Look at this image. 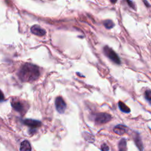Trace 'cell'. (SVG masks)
I'll return each mask as SVG.
<instances>
[{"label":"cell","instance_id":"cell-1","mask_svg":"<svg viewBox=\"0 0 151 151\" xmlns=\"http://www.w3.org/2000/svg\"><path fill=\"white\" fill-rule=\"evenodd\" d=\"M18 75L22 81L32 82L38 78L40 76V71L38 66L27 63L21 67Z\"/></svg>","mask_w":151,"mask_h":151},{"label":"cell","instance_id":"cell-2","mask_svg":"<svg viewBox=\"0 0 151 151\" xmlns=\"http://www.w3.org/2000/svg\"><path fill=\"white\" fill-rule=\"evenodd\" d=\"M103 52L104 54L113 62L117 64H120L121 61L119 57V55L114 52V50H113L111 48H110L108 46H105L103 47Z\"/></svg>","mask_w":151,"mask_h":151},{"label":"cell","instance_id":"cell-3","mask_svg":"<svg viewBox=\"0 0 151 151\" xmlns=\"http://www.w3.org/2000/svg\"><path fill=\"white\" fill-rule=\"evenodd\" d=\"M111 116L106 113H99L95 114L94 121L97 124H104L111 120Z\"/></svg>","mask_w":151,"mask_h":151},{"label":"cell","instance_id":"cell-4","mask_svg":"<svg viewBox=\"0 0 151 151\" xmlns=\"http://www.w3.org/2000/svg\"><path fill=\"white\" fill-rule=\"evenodd\" d=\"M11 106L14 110L21 113H24L27 109L26 104L18 99H12L11 100Z\"/></svg>","mask_w":151,"mask_h":151},{"label":"cell","instance_id":"cell-5","mask_svg":"<svg viewBox=\"0 0 151 151\" xmlns=\"http://www.w3.org/2000/svg\"><path fill=\"white\" fill-rule=\"evenodd\" d=\"M55 106L57 111L61 114L64 113L67 108V104L65 102L60 96L56 97L55 100Z\"/></svg>","mask_w":151,"mask_h":151},{"label":"cell","instance_id":"cell-6","mask_svg":"<svg viewBox=\"0 0 151 151\" xmlns=\"http://www.w3.org/2000/svg\"><path fill=\"white\" fill-rule=\"evenodd\" d=\"M31 32L38 37H42L46 34V31L38 25H34L31 27Z\"/></svg>","mask_w":151,"mask_h":151},{"label":"cell","instance_id":"cell-7","mask_svg":"<svg viewBox=\"0 0 151 151\" xmlns=\"http://www.w3.org/2000/svg\"><path fill=\"white\" fill-rule=\"evenodd\" d=\"M24 123L32 129H35L41 126V122L40 121L34 120V119H29L24 120Z\"/></svg>","mask_w":151,"mask_h":151},{"label":"cell","instance_id":"cell-8","mask_svg":"<svg viewBox=\"0 0 151 151\" xmlns=\"http://www.w3.org/2000/svg\"><path fill=\"white\" fill-rule=\"evenodd\" d=\"M127 126L123 124H118L114 127L113 132L119 135H123L127 132Z\"/></svg>","mask_w":151,"mask_h":151},{"label":"cell","instance_id":"cell-9","mask_svg":"<svg viewBox=\"0 0 151 151\" xmlns=\"http://www.w3.org/2000/svg\"><path fill=\"white\" fill-rule=\"evenodd\" d=\"M19 151H31V146L28 140H24L21 142Z\"/></svg>","mask_w":151,"mask_h":151},{"label":"cell","instance_id":"cell-10","mask_svg":"<svg viewBox=\"0 0 151 151\" xmlns=\"http://www.w3.org/2000/svg\"><path fill=\"white\" fill-rule=\"evenodd\" d=\"M134 140V142H135V143H136V145L137 147L139 148V150H140V151H143V147L142 141L141 137H140V135H139V133H137L135 134Z\"/></svg>","mask_w":151,"mask_h":151},{"label":"cell","instance_id":"cell-11","mask_svg":"<svg viewBox=\"0 0 151 151\" xmlns=\"http://www.w3.org/2000/svg\"><path fill=\"white\" fill-rule=\"evenodd\" d=\"M118 106L120 109V110L124 112V113H129L130 112V108L123 102L120 101H119L118 103Z\"/></svg>","mask_w":151,"mask_h":151},{"label":"cell","instance_id":"cell-12","mask_svg":"<svg viewBox=\"0 0 151 151\" xmlns=\"http://www.w3.org/2000/svg\"><path fill=\"white\" fill-rule=\"evenodd\" d=\"M125 139H122L119 144V151H127V144Z\"/></svg>","mask_w":151,"mask_h":151},{"label":"cell","instance_id":"cell-13","mask_svg":"<svg viewBox=\"0 0 151 151\" xmlns=\"http://www.w3.org/2000/svg\"><path fill=\"white\" fill-rule=\"evenodd\" d=\"M103 25L107 29H111L114 26L113 22L111 19H106L104 21Z\"/></svg>","mask_w":151,"mask_h":151},{"label":"cell","instance_id":"cell-14","mask_svg":"<svg viewBox=\"0 0 151 151\" xmlns=\"http://www.w3.org/2000/svg\"><path fill=\"white\" fill-rule=\"evenodd\" d=\"M83 136H85V137H86L84 138L87 141H88V142H90V143H93L94 142V136L93 135H91V134H89L87 132H85L83 133Z\"/></svg>","mask_w":151,"mask_h":151},{"label":"cell","instance_id":"cell-15","mask_svg":"<svg viewBox=\"0 0 151 151\" xmlns=\"http://www.w3.org/2000/svg\"><path fill=\"white\" fill-rule=\"evenodd\" d=\"M145 99H146V100H147L149 101V103H150V100H151V92L150 90L149 89L146 90L145 92Z\"/></svg>","mask_w":151,"mask_h":151},{"label":"cell","instance_id":"cell-16","mask_svg":"<svg viewBox=\"0 0 151 151\" xmlns=\"http://www.w3.org/2000/svg\"><path fill=\"white\" fill-rule=\"evenodd\" d=\"M109 150V147L106 143H103L101 145V151H108Z\"/></svg>","mask_w":151,"mask_h":151},{"label":"cell","instance_id":"cell-17","mask_svg":"<svg viewBox=\"0 0 151 151\" xmlns=\"http://www.w3.org/2000/svg\"><path fill=\"white\" fill-rule=\"evenodd\" d=\"M127 2L128 3L129 5L132 8H133V9H136L135 6H134V3H133L132 1H127Z\"/></svg>","mask_w":151,"mask_h":151},{"label":"cell","instance_id":"cell-18","mask_svg":"<svg viewBox=\"0 0 151 151\" xmlns=\"http://www.w3.org/2000/svg\"><path fill=\"white\" fill-rule=\"evenodd\" d=\"M4 99H5L4 94L2 93V91L0 90V101H2L3 100H4Z\"/></svg>","mask_w":151,"mask_h":151},{"label":"cell","instance_id":"cell-19","mask_svg":"<svg viewBox=\"0 0 151 151\" xmlns=\"http://www.w3.org/2000/svg\"><path fill=\"white\" fill-rule=\"evenodd\" d=\"M143 2L145 4V5H146L147 7H149V6H150V4H149L147 1H143Z\"/></svg>","mask_w":151,"mask_h":151},{"label":"cell","instance_id":"cell-20","mask_svg":"<svg viewBox=\"0 0 151 151\" xmlns=\"http://www.w3.org/2000/svg\"><path fill=\"white\" fill-rule=\"evenodd\" d=\"M111 2H112V3H115V2H116V1H111Z\"/></svg>","mask_w":151,"mask_h":151}]
</instances>
